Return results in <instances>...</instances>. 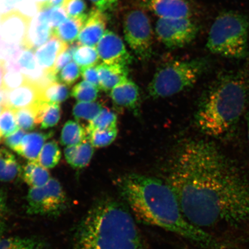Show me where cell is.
I'll list each match as a JSON object with an SVG mask.
<instances>
[{"label": "cell", "instance_id": "obj_4", "mask_svg": "<svg viewBox=\"0 0 249 249\" xmlns=\"http://www.w3.org/2000/svg\"><path fill=\"white\" fill-rule=\"evenodd\" d=\"M249 104V77L244 71H227L210 87L196 116L205 135L223 138L230 135Z\"/></svg>", "mask_w": 249, "mask_h": 249}, {"label": "cell", "instance_id": "obj_51", "mask_svg": "<svg viewBox=\"0 0 249 249\" xmlns=\"http://www.w3.org/2000/svg\"><path fill=\"white\" fill-rule=\"evenodd\" d=\"M3 71L2 68L0 69V89H1L2 85Z\"/></svg>", "mask_w": 249, "mask_h": 249}, {"label": "cell", "instance_id": "obj_18", "mask_svg": "<svg viewBox=\"0 0 249 249\" xmlns=\"http://www.w3.org/2000/svg\"><path fill=\"white\" fill-rule=\"evenodd\" d=\"M110 96L117 107L138 111L140 100L139 88L129 78L114 87L110 91Z\"/></svg>", "mask_w": 249, "mask_h": 249}, {"label": "cell", "instance_id": "obj_14", "mask_svg": "<svg viewBox=\"0 0 249 249\" xmlns=\"http://www.w3.org/2000/svg\"><path fill=\"white\" fill-rule=\"evenodd\" d=\"M68 47L67 43L53 35L48 42L36 50L35 55L39 67L54 82H56L54 74L55 62Z\"/></svg>", "mask_w": 249, "mask_h": 249}, {"label": "cell", "instance_id": "obj_13", "mask_svg": "<svg viewBox=\"0 0 249 249\" xmlns=\"http://www.w3.org/2000/svg\"><path fill=\"white\" fill-rule=\"evenodd\" d=\"M107 18L104 12L96 8L89 12L78 36V43L89 46L97 45L107 31Z\"/></svg>", "mask_w": 249, "mask_h": 249}, {"label": "cell", "instance_id": "obj_42", "mask_svg": "<svg viewBox=\"0 0 249 249\" xmlns=\"http://www.w3.org/2000/svg\"><path fill=\"white\" fill-rule=\"evenodd\" d=\"M26 135V133L24 130L19 129L17 132L5 138V144L8 147L15 152L20 147L23 139Z\"/></svg>", "mask_w": 249, "mask_h": 249}, {"label": "cell", "instance_id": "obj_55", "mask_svg": "<svg viewBox=\"0 0 249 249\" xmlns=\"http://www.w3.org/2000/svg\"><path fill=\"white\" fill-rule=\"evenodd\" d=\"M148 1V0H144V2H146V1Z\"/></svg>", "mask_w": 249, "mask_h": 249}, {"label": "cell", "instance_id": "obj_34", "mask_svg": "<svg viewBox=\"0 0 249 249\" xmlns=\"http://www.w3.org/2000/svg\"><path fill=\"white\" fill-rule=\"evenodd\" d=\"M98 93V87L84 80L74 87L71 95L79 102H92L97 99Z\"/></svg>", "mask_w": 249, "mask_h": 249}, {"label": "cell", "instance_id": "obj_33", "mask_svg": "<svg viewBox=\"0 0 249 249\" xmlns=\"http://www.w3.org/2000/svg\"><path fill=\"white\" fill-rule=\"evenodd\" d=\"M73 60L82 68L96 66L100 58L96 47L81 45L74 53Z\"/></svg>", "mask_w": 249, "mask_h": 249}, {"label": "cell", "instance_id": "obj_26", "mask_svg": "<svg viewBox=\"0 0 249 249\" xmlns=\"http://www.w3.org/2000/svg\"><path fill=\"white\" fill-rule=\"evenodd\" d=\"M1 64L3 71L1 89L5 91H11L26 83V77L16 63L1 61Z\"/></svg>", "mask_w": 249, "mask_h": 249}, {"label": "cell", "instance_id": "obj_12", "mask_svg": "<svg viewBox=\"0 0 249 249\" xmlns=\"http://www.w3.org/2000/svg\"><path fill=\"white\" fill-rule=\"evenodd\" d=\"M28 82L36 86L40 90L54 81L40 68L32 50L23 48L15 62Z\"/></svg>", "mask_w": 249, "mask_h": 249}, {"label": "cell", "instance_id": "obj_1", "mask_svg": "<svg viewBox=\"0 0 249 249\" xmlns=\"http://www.w3.org/2000/svg\"><path fill=\"white\" fill-rule=\"evenodd\" d=\"M183 216L199 229H249V177L211 142L190 140L168 166L166 181Z\"/></svg>", "mask_w": 249, "mask_h": 249}, {"label": "cell", "instance_id": "obj_49", "mask_svg": "<svg viewBox=\"0 0 249 249\" xmlns=\"http://www.w3.org/2000/svg\"><path fill=\"white\" fill-rule=\"evenodd\" d=\"M6 98V92L4 90L0 89V105L4 106L5 105Z\"/></svg>", "mask_w": 249, "mask_h": 249}, {"label": "cell", "instance_id": "obj_31", "mask_svg": "<svg viewBox=\"0 0 249 249\" xmlns=\"http://www.w3.org/2000/svg\"><path fill=\"white\" fill-rule=\"evenodd\" d=\"M61 153L57 142L51 141L46 143L39 154L38 163L46 169H52L60 161Z\"/></svg>", "mask_w": 249, "mask_h": 249}, {"label": "cell", "instance_id": "obj_27", "mask_svg": "<svg viewBox=\"0 0 249 249\" xmlns=\"http://www.w3.org/2000/svg\"><path fill=\"white\" fill-rule=\"evenodd\" d=\"M87 136V130L79 123L68 121L62 129L61 143L67 147L79 145L88 139Z\"/></svg>", "mask_w": 249, "mask_h": 249}, {"label": "cell", "instance_id": "obj_10", "mask_svg": "<svg viewBox=\"0 0 249 249\" xmlns=\"http://www.w3.org/2000/svg\"><path fill=\"white\" fill-rule=\"evenodd\" d=\"M31 20L17 11L0 15V42L23 47Z\"/></svg>", "mask_w": 249, "mask_h": 249}, {"label": "cell", "instance_id": "obj_24", "mask_svg": "<svg viewBox=\"0 0 249 249\" xmlns=\"http://www.w3.org/2000/svg\"><path fill=\"white\" fill-rule=\"evenodd\" d=\"M23 179L32 188H40L48 183L51 177L49 171L37 160H30L23 167Z\"/></svg>", "mask_w": 249, "mask_h": 249}, {"label": "cell", "instance_id": "obj_17", "mask_svg": "<svg viewBox=\"0 0 249 249\" xmlns=\"http://www.w3.org/2000/svg\"><path fill=\"white\" fill-rule=\"evenodd\" d=\"M53 30L43 12L39 11L31 20L23 48L38 49L51 39Z\"/></svg>", "mask_w": 249, "mask_h": 249}, {"label": "cell", "instance_id": "obj_38", "mask_svg": "<svg viewBox=\"0 0 249 249\" xmlns=\"http://www.w3.org/2000/svg\"><path fill=\"white\" fill-rule=\"evenodd\" d=\"M81 69L75 62H71L65 66L56 76V82L70 86L79 79Z\"/></svg>", "mask_w": 249, "mask_h": 249}, {"label": "cell", "instance_id": "obj_11", "mask_svg": "<svg viewBox=\"0 0 249 249\" xmlns=\"http://www.w3.org/2000/svg\"><path fill=\"white\" fill-rule=\"evenodd\" d=\"M96 48L103 63L127 67L132 61L123 40L113 31L107 30Z\"/></svg>", "mask_w": 249, "mask_h": 249}, {"label": "cell", "instance_id": "obj_16", "mask_svg": "<svg viewBox=\"0 0 249 249\" xmlns=\"http://www.w3.org/2000/svg\"><path fill=\"white\" fill-rule=\"evenodd\" d=\"M6 92L4 107L17 109L32 107L41 101V90L36 85L26 81L18 88Z\"/></svg>", "mask_w": 249, "mask_h": 249}, {"label": "cell", "instance_id": "obj_36", "mask_svg": "<svg viewBox=\"0 0 249 249\" xmlns=\"http://www.w3.org/2000/svg\"><path fill=\"white\" fill-rule=\"evenodd\" d=\"M19 127L16 118L15 110L4 107L0 116V133L4 138L17 132Z\"/></svg>", "mask_w": 249, "mask_h": 249}, {"label": "cell", "instance_id": "obj_3", "mask_svg": "<svg viewBox=\"0 0 249 249\" xmlns=\"http://www.w3.org/2000/svg\"><path fill=\"white\" fill-rule=\"evenodd\" d=\"M74 249H145L131 213L116 199L96 201L77 227Z\"/></svg>", "mask_w": 249, "mask_h": 249}, {"label": "cell", "instance_id": "obj_2", "mask_svg": "<svg viewBox=\"0 0 249 249\" xmlns=\"http://www.w3.org/2000/svg\"><path fill=\"white\" fill-rule=\"evenodd\" d=\"M118 191L142 222L175 233L203 249H226L227 244L185 219L178 199L166 182L131 173L116 180Z\"/></svg>", "mask_w": 249, "mask_h": 249}, {"label": "cell", "instance_id": "obj_40", "mask_svg": "<svg viewBox=\"0 0 249 249\" xmlns=\"http://www.w3.org/2000/svg\"><path fill=\"white\" fill-rule=\"evenodd\" d=\"M80 45L79 43H73L59 56L54 66V74L55 77L62 70V68L66 66L73 58L74 53Z\"/></svg>", "mask_w": 249, "mask_h": 249}, {"label": "cell", "instance_id": "obj_43", "mask_svg": "<svg viewBox=\"0 0 249 249\" xmlns=\"http://www.w3.org/2000/svg\"><path fill=\"white\" fill-rule=\"evenodd\" d=\"M81 74L86 82L99 89V79L96 66L81 68Z\"/></svg>", "mask_w": 249, "mask_h": 249}, {"label": "cell", "instance_id": "obj_52", "mask_svg": "<svg viewBox=\"0 0 249 249\" xmlns=\"http://www.w3.org/2000/svg\"><path fill=\"white\" fill-rule=\"evenodd\" d=\"M4 106L0 105V116H1L2 111L3 110V109H4Z\"/></svg>", "mask_w": 249, "mask_h": 249}, {"label": "cell", "instance_id": "obj_54", "mask_svg": "<svg viewBox=\"0 0 249 249\" xmlns=\"http://www.w3.org/2000/svg\"><path fill=\"white\" fill-rule=\"evenodd\" d=\"M1 68V61H0V69Z\"/></svg>", "mask_w": 249, "mask_h": 249}, {"label": "cell", "instance_id": "obj_50", "mask_svg": "<svg viewBox=\"0 0 249 249\" xmlns=\"http://www.w3.org/2000/svg\"><path fill=\"white\" fill-rule=\"evenodd\" d=\"M246 121H247V127H248V135L249 140V111L245 114Z\"/></svg>", "mask_w": 249, "mask_h": 249}, {"label": "cell", "instance_id": "obj_41", "mask_svg": "<svg viewBox=\"0 0 249 249\" xmlns=\"http://www.w3.org/2000/svg\"><path fill=\"white\" fill-rule=\"evenodd\" d=\"M64 8L70 18H79L88 14L86 13L87 7L84 0H68Z\"/></svg>", "mask_w": 249, "mask_h": 249}, {"label": "cell", "instance_id": "obj_37", "mask_svg": "<svg viewBox=\"0 0 249 249\" xmlns=\"http://www.w3.org/2000/svg\"><path fill=\"white\" fill-rule=\"evenodd\" d=\"M18 127L26 131H31L36 128V114L34 107L14 110Z\"/></svg>", "mask_w": 249, "mask_h": 249}, {"label": "cell", "instance_id": "obj_20", "mask_svg": "<svg viewBox=\"0 0 249 249\" xmlns=\"http://www.w3.org/2000/svg\"><path fill=\"white\" fill-rule=\"evenodd\" d=\"M54 132H35L24 136L19 147L15 152L30 160H37L47 140L53 136Z\"/></svg>", "mask_w": 249, "mask_h": 249}, {"label": "cell", "instance_id": "obj_25", "mask_svg": "<svg viewBox=\"0 0 249 249\" xmlns=\"http://www.w3.org/2000/svg\"><path fill=\"white\" fill-rule=\"evenodd\" d=\"M21 173L20 165L15 155L7 149H0V181H13Z\"/></svg>", "mask_w": 249, "mask_h": 249}, {"label": "cell", "instance_id": "obj_8", "mask_svg": "<svg viewBox=\"0 0 249 249\" xmlns=\"http://www.w3.org/2000/svg\"><path fill=\"white\" fill-rule=\"evenodd\" d=\"M124 39L135 54L142 60L151 57L154 33L150 19L144 11L133 9L124 16Z\"/></svg>", "mask_w": 249, "mask_h": 249}, {"label": "cell", "instance_id": "obj_22", "mask_svg": "<svg viewBox=\"0 0 249 249\" xmlns=\"http://www.w3.org/2000/svg\"><path fill=\"white\" fill-rule=\"evenodd\" d=\"M89 14L79 18H67L57 28L53 30V35L67 44H72L78 38Z\"/></svg>", "mask_w": 249, "mask_h": 249}, {"label": "cell", "instance_id": "obj_39", "mask_svg": "<svg viewBox=\"0 0 249 249\" xmlns=\"http://www.w3.org/2000/svg\"><path fill=\"white\" fill-rule=\"evenodd\" d=\"M46 19L53 30L56 29L67 18V14L63 7H50L42 9Z\"/></svg>", "mask_w": 249, "mask_h": 249}, {"label": "cell", "instance_id": "obj_19", "mask_svg": "<svg viewBox=\"0 0 249 249\" xmlns=\"http://www.w3.org/2000/svg\"><path fill=\"white\" fill-rule=\"evenodd\" d=\"M99 79V89L107 92L111 91L123 81L127 79V67L102 63L96 65Z\"/></svg>", "mask_w": 249, "mask_h": 249}, {"label": "cell", "instance_id": "obj_9", "mask_svg": "<svg viewBox=\"0 0 249 249\" xmlns=\"http://www.w3.org/2000/svg\"><path fill=\"white\" fill-rule=\"evenodd\" d=\"M159 40L169 48H179L194 40L198 27L191 18L164 19L159 18L155 26Z\"/></svg>", "mask_w": 249, "mask_h": 249}, {"label": "cell", "instance_id": "obj_15", "mask_svg": "<svg viewBox=\"0 0 249 249\" xmlns=\"http://www.w3.org/2000/svg\"><path fill=\"white\" fill-rule=\"evenodd\" d=\"M159 18H191L192 10L186 0H148L145 2Z\"/></svg>", "mask_w": 249, "mask_h": 249}, {"label": "cell", "instance_id": "obj_45", "mask_svg": "<svg viewBox=\"0 0 249 249\" xmlns=\"http://www.w3.org/2000/svg\"><path fill=\"white\" fill-rule=\"evenodd\" d=\"M95 5L96 8L104 12L116 4L118 0H89Z\"/></svg>", "mask_w": 249, "mask_h": 249}, {"label": "cell", "instance_id": "obj_53", "mask_svg": "<svg viewBox=\"0 0 249 249\" xmlns=\"http://www.w3.org/2000/svg\"><path fill=\"white\" fill-rule=\"evenodd\" d=\"M1 138H2V135H1V133H0V141H1Z\"/></svg>", "mask_w": 249, "mask_h": 249}, {"label": "cell", "instance_id": "obj_23", "mask_svg": "<svg viewBox=\"0 0 249 249\" xmlns=\"http://www.w3.org/2000/svg\"><path fill=\"white\" fill-rule=\"evenodd\" d=\"M36 123L40 128L47 129L56 125L61 118V107L58 104L40 101L34 106Z\"/></svg>", "mask_w": 249, "mask_h": 249}, {"label": "cell", "instance_id": "obj_46", "mask_svg": "<svg viewBox=\"0 0 249 249\" xmlns=\"http://www.w3.org/2000/svg\"><path fill=\"white\" fill-rule=\"evenodd\" d=\"M68 0H50L49 7H64Z\"/></svg>", "mask_w": 249, "mask_h": 249}, {"label": "cell", "instance_id": "obj_35", "mask_svg": "<svg viewBox=\"0 0 249 249\" xmlns=\"http://www.w3.org/2000/svg\"><path fill=\"white\" fill-rule=\"evenodd\" d=\"M117 127L105 130H98L92 132L88 136V139L93 147L104 148L107 147L117 138Z\"/></svg>", "mask_w": 249, "mask_h": 249}, {"label": "cell", "instance_id": "obj_47", "mask_svg": "<svg viewBox=\"0 0 249 249\" xmlns=\"http://www.w3.org/2000/svg\"><path fill=\"white\" fill-rule=\"evenodd\" d=\"M34 1L38 5L39 11L43 9L50 8L49 6L50 0H34Z\"/></svg>", "mask_w": 249, "mask_h": 249}, {"label": "cell", "instance_id": "obj_44", "mask_svg": "<svg viewBox=\"0 0 249 249\" xmlns=\"http://www.w3.org/2000/svg\"><path fill=\"white\" fill-rule=\"evenodd\" d=\"M8 211L7 196L6 193L0 190V222L4 220V217Z\"/></svg>", "mask_w": 249, "mask_h": 249}, {"label": "cell", "instance_id": "obj_30", "mask_svg": "<svg viewBox=\"0 0 249 249\" xmlns=\"http://www.w3.org/2000/svg\"><path fill=\"white\" fill-rule=\"evenodd\" d=\"M117 115L108 108L104 107L98 116L89 123L86 129L87 136L95 130L117 127Z\"/></svg>", "mask_w": 249, "mask_h": 249}, {"label": "cell", "instance_id": "obj_29", "mask_svg": "<svg viewBox=\"0 0 249 249\" xmlns=\"http://www.w3.org/2000/svg\"><path fill=\"white\" fill-rule=\"evenodd\" d=\"M69 96L70 90L67 85L57 82L49 84L40 92L41 101L52 104H60Z\"/></svg>", "mask_w": 249, "mask_h": 249}, {"label": "cell", "instance_id": "obj_7", "mask_svg": "<svg viewBox=\"0 0 249 249\" xmlns=\"http://www.w3.org/2000/svg\"><path fill=\"white\" fill-rule=\"evenodd\" d=\"M26 200L27 213L31 215L57 217L64 213L68 205L63 188L54 178L44 186L31 188Z\"/></svg>", "mask_w": 249, "mask_h": 249}, {"label": "cell", "instance_id": "obj_28", "mask_svg": "<svg viewBox=\"0 0 249 249\" xmlns=\"http://www.w3.org/2000/svg\"><path fill=\"white\" fill-rule=\"evenodd\" d=\"M46 242L38 237L0 238V249H45Z\"/></svg>", "mask_w": 249, "mask_h": 249}, {"label": "cell", "instance_id": "obj_6", "mask_svg": "<svg viewBox=\"0 0 249 249\" xmlns=\"http://www.w3.org/2000/svg\"><path fill=\"white\" fill-rule=\"evenodd\" d=\"M202 60L175 61L158 70L148 86L154 99L169 97L195 85L205 69Z\"/></svg>", "mask_w": 249, "mask_h": 249}, {"label": "cell", "instance_id": "obj_32", "mask_svg": "<svg viewBox=\"0 0 249 249\" xmlns=\"http://www.w3.org/2000/svg\"><path fill=\"white\" fill-rule=\"evenodd\" d=\"M104 107L99 102H78L73 108V117L78 121L91 122L101 113Z\"/></svg>", "mask_w": 249, "mask_h": 249}, {"label": "cell", "instance_id": "obj_5", "mask_svg": "<svg viewBox=\"0 0 249 249\" xmlns=\"http://www.w3.org/2000/svg\"><path fill=\"white\" fill-rule=\"evenodd\" d=\"M249 20L235 11L222 12L216 18L208 34L207 47L214 54L241 59L248 53Z\"/></svg>", "mask_w": 249, "mask_h": 249}, {"label": "cell", "instance_id": "obj_48", "mask_svg": "<svg viewBox=\"0 0 249 249\" xmlns=\"http://www.w3.org/2000/svg\"><path fill=\"white\" fill-rule=\"evenodd\" d=\"M6 230H7V225H6L4 221H2V222H0V238L4 235Z\"/></svg>", "mask_w": 249, "mask_h": 249}, {"label": "cell", "instance_id": "obj_21", "mask_svg": "<svg viewBox=\"0 0 249 249\" xmlns=\"http://www.w3.org/2000/svg\"><path fill=\"white\" fill-rule=\"evenodd\" d=\"M93 148L89 139L79 145L69 146L64 149L65 159L74 169H83L91 161L94 153Z\"/></svg>", "mask_w": 249, "mask_h": 249}]
</instances>
